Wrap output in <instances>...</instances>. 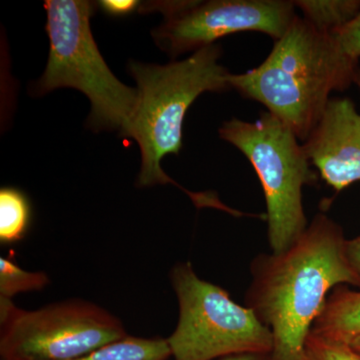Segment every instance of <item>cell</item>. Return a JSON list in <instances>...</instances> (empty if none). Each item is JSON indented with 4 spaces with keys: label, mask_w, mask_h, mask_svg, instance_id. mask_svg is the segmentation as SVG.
I'll return each mask as SVG.
<instances>
[{
    "label": "cell",
    "mask_w": 360,
    "mask_h": 360,
    "mask_svg": "<svg viewBox=\"0 0 360 360\" xmlns=\"http://www.w3.org/2000/svg\"><path fill=\"white\" fill-rule=\"evenodd\" d=\"M250 272L245 307L272 333L271 360H307V338L331 291L360 288L342 229L323 212L288 250L257 255Z\"/></svg>",
    "instance_id": "6da1fadb"
},
{
    "label": "cell",
    "mask_w": 360,
    "mask_h": 360,
    "mask_svg": "<svg viewBox=\"0 0 360 360\" xmlns=\"http://www.w3.org/2000/svg\"><path fill=\"white\" fill-rule=\"evenodd\" d=\"M359 63L342 53L330 34L296 15L264 63L229 82L257 101L304 142L319 122L333 91L354 84Z\"/></svg>",
    "instance_id": "7a4b0ae2"
},
{
    "label": "cell",
    "mask_w": 360,
    "mask_h": 360,
    "mask_svg": "<svg viewBox=\"0 0 360 360\" xmlns=\"http://www.w3.org/2000/svg\"><path fill=\"white\" fill-rule=\"evenodd\" d=\"M221 56V47L215 44L165 65L129 61L127 70L136 82L139 105L124 139H134L141 149L139 188L172 184L198 207L215 205L212 193H191L174 182L161 168V160L181 151L184 117L196 98L205 92L232 89L231 73L219 63Z\"/></svg>",
    "instance_id": "3957f363"
},
{
    "label": "cell",
    "mask_w": 360,
    "mask_h": 360,
    "mask_svg": "<svg viewBox=\"0 0 360 360\" xmlns=\"http://www.w3.org/2000/svg\"><path fill=\"white\" fill-rule=\"evenodd\" d=\"M49 60L44 75L30 84L42 96L56 89L79 90L89 99L86 127L118 132L124 139L139 105V91L123 84L106 65L90 28L97 4L87 0H46Z\"/></svg>",
    "instance_id": "277c9868"
},
{
    "label": "cell",
    "mask_w": 360,
    "mask_h": 360,
    "mask_svg": "<svg viewBox=\"0 0 360 360\" xmlns=\"http://www.w3.org/2000/svg\"><path fill=\"white\" fill-rule=\"evenodd\" d=\"M219 132L220 139L245 155L257 172L266 201L270 250L283 252L309 226L302 189L316 184L319 174L300 139L269 112L253 122L232 118Z\"/></svg>",
    "instance_id": "5b68a950"
},
{
    "label": "cell",
    "mask_w": 360,
    "mask_h": 360,
    "mask_svg": "<svg viewBox=\"0 0 360 360\" xmlns=\"http://www.w3.org/2000/svg\"><path fill=\"white\" fill-rule=\"evenodd\" d=\"M179 302L176 328L167 338L174 360H213L239 354L271 355L274 336L257 314L224 288L201 279L191 262L170 271Z\"/></svg>",
    "instance_id": "8992f818"
},
{
    "label": "cell",
    "mask_w": 360,
    "mask_h": 360,
    "mask_svg": "<svg viewBox=\"0 0 360 360\" xmlns=\"http://www.w3.org/2000/svg\"><path fill=\"white\" fill-rule=\"evenodd\" d=\"M127 335L118 317L87 300L26 310L0 300V360H71Z\"/></svg>",
    "instance_id": "52a82bcc"
},
{
    "label": "cell",
    "mask_w": 360,
    "mask_h": 360,
    "mask_svg": "<svg viewBox=\"0 0 360 360\" xmlns=\"http://www.w3.org/2000/svg\"><path fill=\"white\" fill-rule=\"evenodd\" d=\"M295 8L288 0L158 1L141 4L139 13L163 14L151 35L161 51L177 58L238 32H262L276 41L295 20Z\"/></svg>",
    "instance_id": "ba28073f"
},
{
    "label": "cell",
    "mask_w": 360,
    "mask_h": 360,
    "mask_svg": "<svg viewBox=\"0 0 360 360\" xmlns=\"http://www.w3.org/2000/svg\"><path fill=\"white\" fill-rule=\"evenodd\" d=\"M322 180L340 193L360 182V113L347 97H331L302 143Z\"/></svg>",
    "instance_id": "9c48e42d"
},
{
    "label": "cell",
    "mask_w": 360,
    "mask_h": 360,
    "mask_svg": "<svg viewBox=\"0 0 360 360\" xmlns=\"http://www.w3.org/2000/svg\"><path fill=\"white\" fill-rule=\"evenodd\" d=\"M311 331L328 340L348 343L360 335V291L347 285L331 291Z\"/></svg>",
    "instance_id": "30bf717a"
},
{
    "label": "cell",
    "mask_w": 360,
    "mask_h": 360,
    "mask_svg": "<svg viewBox=\"0 0 360 360\" xmlns=\"http://www.w3.org/2000/svg\"><path fill=\"white\" fill-rule=\"evenodd\" d=\"M169 357L172 350L167 340L127 335L71 360H167Z\"/></svg>",
    "instance_id": "8fae6325"
},
{
    "label": "cell",
    "mask_w": 360,
    "mask_h": 360,
    "mask_svg": "<svg viewBox=\"0 0 360 360\" xmlns=\"http://www.w3.org/2000/svg\"><path fill=\"white\" fill-rule=\"evenodd\" d=\"M303 18L319 32L333 34L360 13V0H297Z\"/></svg>",
    "instance_id": "7c38bea8"
},
{
    "label": "cell",
    "mask_w": 360,
    "mask_h": 360,
    "mask_svg": "<svg viewBox=\"0 0 360 360\" xmlns=\"http://www.w3.org/2000/svg\"><path fill=\"white\" fill-rule=\"evenodd\" d=\"M32 222V206L20 189L2 187L0 191V241L11 245L22 240Z\"/></svg>",
    "instance_id": "4fadbf2b"
},
{
    "label": "cell",
    "mask_w": 360,
    "mask_h": 360,
    "mask_svg": "<svg viewBox=\"0 0 360 360\" xmlns=\"http://www.w3.org/2000/svg\"><path fill=\"white\" fill-rule=\"evenodd\" d=\"M49 283L44 271H26L11 258L0 257V300H11L20 293L41 290Z\"/></svg>",
    "instance_id": "5bb4252c"
},
{
    "label": "cell",
    "mask_w": 360,
    "mask_h": 360,
    "mask_svg": "<svg viewBox=\"0 0 360 360\" xmlns=\"http://www.w3.org/2000/svg\"><path fill=\"white\" fill-rule=\"evenodd\" d=\"M307 360H360L349 345L330 340L310 331L305 345Z\"/></svg>",
    "instance_id": "9a60e30c"
},
{
    "label": "cell",
    "mask_w": 360,
    "mask_h": 360,
    "mask_svg": "<svg viewBox=\"0 0 360 360\" xmlns=\"http://www.w3.org/2000/svg\"><path fill=\"white\" fill-rule=\"evenodd\" d=\"M342 53L359 63L360 58V13L349 22L330 34Z\"/></svg>",
    "instance_id": "2e32d148"
},
{
    "label": "cell",
    "mask_w": 360,
    "mask_h": 360,
    "mask_svg": "<svg viewBox=\"0 0 360 360\" xmlns=\"http://www.w3.org/2000/svg\"><path fill=\"white\" fill-rule=\"evenodd\" d=\"M141 6V2L136 0H101L97 2V6L104 13L113 18H122L134 13V11H139Z\"/></svg>",
    "instance_id": "e0dca14e"
},
{
    "label": "cell",
    "mask_w": 360,
    "mask_h": 360,
    "mask_svg": "<svg viewBox=\"0 0 360 360\" xmlns=\"http://www.w3.org/2000/svg\"><path fill=\"white\" fill-rule=\"evenodd\" d=\"M347 257L352 267L360 276V236L347 240Z\"/></svg>",
    "instance_id": "ac0fdd59"
},
{
    "label": "cell",
    "mask_w": 360,
    "mask_h": 360,
    "mask_svg": "<svg viewBox=\"0 0 360 360\" xmlns=\"http://www.w3.org/2000/svg\"><path fill=\"white\" fill-rule=\"evenodd\" d=\"M269 356V355L239 354L233 355V356L225 357V359H222L221 360H269L266 359V357Z\"/></svg>",
    "instance_id": "d6986e66"
},
{
    "label": "cell",
    "mask_w": 360,
    "mask_h": 360,
    "mask_svg": "<svg viewBox=\"0 0 360 360\" xmlns=\"http://www.w3.org/2000/svg\"><path fill=\"white\" fill-rule=\"evenodd\" d=\"M347 345H349L350 348L354 350L355 354L359 355L360 357V335L354 336V338H352Z\"/></svg>",
    "instance_id": "ffe728a7"
},
{
    "label": "cell",
    "mask_w": 360,
    "mask_h": 360,
    "mask_svg": "<svg viewBox=\"0 0 360 360\" xmlns=\"http://www.w3.org/2000/svg\"><path fill=\"white\" fill-rule=\"evenodd\" d=\"M354 84L359 86V89L360 90V70L357 71L356 77H355Z\"/></svg>",
    "instance_id": "44dd1931"
}]
</instances>
